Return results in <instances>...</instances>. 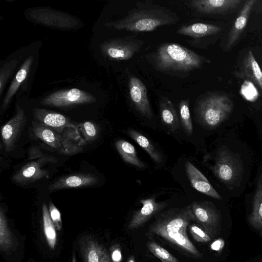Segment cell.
I'll return each mask as SVG.
<instances>
[{
  "instance_id": "obj_21",
  "label": "cell",
  "mask_w": 262,
  "mask_h": 262,
  "mask_svg": "<svg viewBox=\"0 0 262 262\" xmlns=\"http://www.w3.org/2000/svg\"><path fill=\"white\" fill-rule=\"evenodd\" d=\"M62 149L65 154H74L80 151L85 142L81 137L75 125L71 124L66 127L62 133Z\"/></svg>"
},
{
  "instance_id": "obj_30",
  "label": "cell",
  "mask_w": 262,
  "mask_h": 262,
  "mask_svg": "<svg viewBox=\"0 0 262 262\" xmlns=\"http://www.w3.org/2000/svg\"><path fill=\"white\" fill-rule=\"evenodd\" d=\"M13 240L8 225L5 210L2 207L0 209V248L1 251H7L12 248Z\"/></svg>"
},
{
  "instance_id": "obj_13",
  "label": "cell",
  "mask_w": 262,
  "mask_h": 262,
  "mask_svg": "<svg viewBox=\"0 0 262 262\" xmlns=\"http://www.w3.org/2000/svg\"><path fill=\"white\" fill-rule=\"evenodd\" d=\"M140 203L142 207L134 213L127 226L129 230L141 227L168 205L165 202H156L154 198L142 199Z\"/></svg>"
},
{
  "instance_id": "obj_40",
  "label": "cell",
  "mask_w": 262,
  "mask_h": 262,
  "mask_svg": "<svg viewBox=\"0 0 262 262\" xmlns=\"http://www.w3.org/2000/svg\"><path fill=\"white\" fill-rule=\"evenodd\" d=\"M72 262H77L75 254H73V255Z\"/></svg>"
},
{
  "instance_id": "obj_25",
  "label": "cell",
  "mask_w": 262,
  "mask_h": 262,
  "mask_svg": "<svg viewBox=\"0 0 262 262\" xmlns=\"http://www.w3.org/2000/svg\"><path fill=\"white\" fill-rule=\"evenodd\" d=\"M160 113L163 124L174 132L180 127V120L174 106L167 97H162L160 101Z\"/></svg>"
},
{
  "instance_id": "obj_29",
  "label": "cell",
  "mask_w": 262,
  "mask_h": 262,
  "mask_svg": "<svg viewBox=\"0 0 262 262\" xmlns=\"http://www.w3.org/2000/svg\"><path fill=\"white\" fill-rule=\"evenodd\" d=\"M42 216L45 235L47 243L51 249H54L57 243V233L55 227L50 216L46 204L42 206Z\"/></svg>"
},
{
  "instance_id": "obj_37",
  "label": "cell",
  "mask_w": 262,
  "mask_h": 262,
  "mask_svg": "<svg viewBox=\"0 0 262 262\" xmlns=\"http://www.w3.org/2000/svg\"><path fill=\"white\" fill-rule=\"evenodd\" d=\"M112 259L113 262H120L122 259V254L119 249H114L112 253Z\"/></svg>"
},
{
  "instance_id": "obj_19",
  "label": "cell",
  "mask_w": 262,
  "mask_h": 262,
  "mask_svg": "<svg viewBox=\"0 0 262 262\" xmlns=\"http://www.w3.org/2000/svg\"><path fill=\"white\" fill-rule=\"evenodd\" d=\"M80 251L83 262H112L105 249L90 237L80 242Z\"/></svg>"
},
{
  "instance_id": "obj_9",
  "label": "cell",
  "mask_w": 262,
  "mask_h": 262,
  "mask_svg": "<svg viewBox=\"0 0 262 262\" xmlns=\"http://www.w3.org/2000/svg\"><path fill=\"white\" fill-rule=\"evenodd\" d=\"M29 16L37 23L59 29L74 28L79 24L77 19L65 13L46 8L33 9Z\"/></svg>"
},
{
  "instance_id": "obj_12",
  "label": "cell",
  "mask_w": 262,
  "mask_h": 262,
  "mask_svg": "<svg viewBox=\"0 0 262 262\" xmlns=\"http://www.w3.org/2000/svg\"><path fill=\"white\" fill-rule=\"evenodd\" d=\"M128 90L130 99L136 109L143 116L152 118V112L147 97L145 85L138 77H128Z\"/></svg>"
},
{
  "instance_id": "obj_14",
  "label": "cell",
  "mask_w": 262,
  "mask_h": 262,
  "mask_svg": "<svg viewBox=\"0 0 262 262\" xmlns=\"http://www.w3.org/2000/svg\"><path fill=\"white\" fill-rule=\"evenodd\" d=\"M99 181L98 178L95 174L78 173L58 179L49 186L48 189L53 192L64 189L89 187L97 184Z\"/></svg>"
},
{
  "instance_id": "obj_15",
  "label": "cell",
  "mask_w": 262,
  "mask_h": 262,
  "mask_svg": "<svg viewBox=\"0 0 262 262\" xmlns=\"http://www.w3.org/2000/svg\"><path fill=\"white\" fill-rule=\"evenodd\" d=\"M236 75L250 81L262 91V71L251 50L244 55Z\"/></svg>"
},
{
  "instance_id": "obj_2",
  "label": "cell",
  "mask_w": 262,
  "mask_h": 262,
  "mask_svg": "<svg viewBox=\"0 0 262 262\" xmlns=\"http://www.w3.org/2000/svg\"><path fill=\"white\" fill-rule=\"evenodd\" d=\"M180 20L179 16L170 9L145 1L136 3L123 18L106 23L105 26L118 30L146 32L159 27L176 24Z\"/></svg>"
},
{
  "instance_id": "obj_26",
  "label": "cell",
  "mask_w": 262,
  "mask_h": 262,
  "mask_svg": "<svg viewBox=\"0 0 262 262\" xmlns=\"http://www.w3.org/2000/svg\"><path fill=\"white\" fill-rule=\"evenodd\" d=\"M250 225L257 230H262V172L260 174L255 192L252 212L249 217Z\"/></svg>"
},
{
  "instance_id": "obj_6",
  "label": "cell",
  "mask_w": 262,
  "mask_h": 262,
  "mask_svg": "<svg viewBox=\"0 0 262 262\" xmlns=\"http://www.w3.org/2000/svg\"><path fill=\"white\" fill-rule=\"evenodd\" d=\"M144 43L140 39L128 36L106 40L100 45V49L102 54L110 59L127 60L139 52Z\"/></svg>"
},
{
  "instance_id": "obj_16",
  "label": "cell",
  "mask_w": 262,
  "mask_h": 262,
  "mask_svg": "<svg viewBox=\"0 0 262 262\" xmlns=\"http://www.w3.org/2000/svg\"><path fill=\"white\" fill-rule=\"evenodd\" d=\"M185 171L191 186L198 191L217 200L222 197L210 183L206 177L192 163L186 161Z\"/></svg>"
},
{
  "instance_id": "obj_1",
  "label": "cell",
  "mask_w": 262,
  "mask_h": 262,
  "mask_svg": "<svg viewBox=\"0 0 262 262\" xmlns=\"http://www.w3.org/2000/svg\"><path fill=\"white\" fill-rule=\"evenodd\" d=\"M195 221L190 204L181 208H172L157 214L148 228V234L166 240L179 250L195 258L202 254L188 238L187 227Z\"/></svg>"
},
{
  "instance_id": "obj_27",
  "label": "cell",
  "mask_w": 262,
  "mask_h": 262,
  "mask_svg": "<svg viewBox=\"0 0 262 262\" xmlns=\"http://www.w3.org/2000/svg\"><path fill=\"white\" fill-rule=\"evenodd\" d=\"M116 149L123 160L139 168H145L146 165L141 161L135 147L124 140H117L115 143Z\"/></svg>"
},
{
  "instance_id": "obj_31",
  "label": "cell",
  "mask_w": 262,
  "mask_h": 262,
  "mask_svg": "<svg viewBox=\"0 0 262 262\" xmlns=\"http://www.w3.org/2000/svg\"><path fill=\"white\" fill-rule=\"evenodd\" d=\"M180 121L185 133L190 136L193 131V125L189 110V99L182 100L179 103Z\"/></svg>"
},
{
  "instance_id": "obj_4",
  "label": "cell",
  "mask_w": 262,
  "mask_h": 262,
  "mask_svg": "<svg viewBox=\"0 0 262 262\" xmlns=\"http://www.w3.org/2000/svg\"><path fill=\"white\" fill-rule=\"evenodd\" d=\"M233 108V103L227 96L212 94L199 100L195 111L200 121L204 125L214 128L229 116Z\"/></svg>"
},
{
  "instance_id": "obj_8",
  "label": "cell",
  "mask_w": 262,
  "mask_h": 262,
  "mask_svg": "<svg viewBox=\"0 0 262 262\" xmlns=\"http://www.w3.org/2000/svg\"><path fill=\"white\" fill-rule=\"evenodd\" d=\"M96 101V97L91 94L74 88L55 91L44 98L40 103L45 105L65 108Z\"/></svg>"
},
{
  "instance_id": "obj_17",
  "label": "cell",
  "mask_w": 262,
  "mask_h": 262,
  "mask_svg": "<svg viewBox=\"0 0 262 262\" xmlns=\"http://www.w3.org/2000/svg\"><path fill=\"white\" fill-rule=\"evenodd\" d=\"M35 121L50 127L61 134L64 128L71 124L69 118L62 114L42 108L32 110Z\"/></svg>"
},
{
  "instance_id": "obj_18",
  "label": "cell",
  "mask_w": 262,
  "mask_h": 262,
  "mask_svg": "<svg viewBox=\"0 0 262 262\" xmlns=\"http://www.w3.org/2000/svg\"><path fill=\"white\" fill-rule=\"evenodd\" d=\"M45 161L39 160L31 162L25 165L12 177L13 182L21 185L34 182L45 177L48 171L41 168Z\"/></svg>"
},
{
  "instance_id": "obj_33",
  "label": "cell",
  "mask_w": 262,
  "mask_h": 262,
  "mask_svg": "<svg viewBox=\"0 0 262 262\" xmlns=\"http://www.w3.org/2000/svg\"><path fill=\"white\" fill-rule=\"evenodd\" d=\"M18 61L16 59L7 62L0 70V96L2 97L6 84L15 70Z\"/></svg>"
},
{
  "instance_id": "obj_3",
  "label": "cell",
  "mask_w": 262,
  "mask_h": 262,
  "mask_svg": "<svg viewBox=\"0 0 262 262\" xmlns=\"http://www.w3.org/2000/svg\"><path fill=\"white\" fill-rule=\"evenodd\" d=\"M149 61L158 72L177 77H187L210 60L176 43H164L150 55Z\"/></svg>"
},
{
  "instance_id": "obj_35",
  "label": "cell",
  "mask_w": 262,
  "mask_h": 262,
  "mask_svg": "<svg viewBox=\"0 0 262 262\" xmlns=\"http://www.w3.org/2000/svg\"><path fill=\"white\" fill-rule=\"evenodd\" d=\"M189 229L193 238L196 242L207 243L211 240V237L197 225L195 224L190 225Z\"/></svg>"
},
{
  "instance_id": "obj_11",
  "label": "cell",
  "mask_w": 262,
  "mask_h": 262,
  "mask_svg": "<svg viewBox=\"0 0 262 262\" xmlns=\"http://www.w3.org/2000/svg\"><path fill=\"white\" fill-rule=\"evenodd\" d=\"M241 0H192L188 5L195 13L203 15L225 14L232 12Z\"/></svg>"
},
{
  "instance_id": "obj_34",
  "label": "cell",
  "mask_w": 262,
  "mask_h": 262,
  "mask_svg": "<svg viewBox=\"0 0 262 262\" xmlns=\"http://www.w3.org/2000/svg\"><path fill=\"white\" fill-rule=\"evenodd\" d=\"M85 142L94 140L97 136L98 130L95 125L90 121H85L79 125Z\"/></svg>"
},
{
  "instance_id": "obj_28",
  "label": "cell",
  "mask_w": 262,
  "mask_h": 262,
  "mask_svg": "<svg viewBox=\"0 0 262 262\" xmlns=\"http://www.w3.org/2000/svg\"><path fill=\"white\" fill-rule=\"evenodd\" d=\"M127 132L130 137L148 154L155 162L161 163L163 162L161 153L146 137L132 128L128 129Z\"/></svg>"
},
{
  "instance_id": "obj_23",
  "label": "cell",
  "mask_w": 262,
  "mask_h": 262,
  "mask_svg": "<svg viewBox=\"0 0 262 262\" xmlns=\"http://www.w3.org/2000/svg\"><path fill=\"white\" fill-rule=\"evenodd\" d=\"M221 30L220 27L214 25L196 23L182 26L177 30V33L194 39H200L217 34Z\"/></svg>"
},
{
  "instance_id": "obj_22",
  "label": "cell",
  "mask_w": 262,
  "mask_h": 262,
  "mask_svg": "<svg viewBox=\"0 0 262 262\" xmlns=\"http://www.w3.org/2000/svg\"><path fill=\"white\" fill-rule=\"evenodd\" d=\"M33 62L32 55L28 56L21 64L15 77L10 85L2 103V110L8 107L13 96L15 94L22 82L27 78Z\"/></svg>"
},
{
  "instance_id": "obj_5",
  "label": "cell",
  "mask_w": 262,
  "mask_h": 262,
  "mask_svg": "<svg viewBox=\"0 0 262 262\" xmlns=\"http://www.w3.org/2000/svg\"><path fill=\"white\" fill-rule=\"evenodd\" d=\"M211 169L216 177L228 186L234 184L243 172L242 161L226 147L217 150Z\"/></svg>"
},
{
  "instance_id": "obj_24",
  "label": "cell",
  "mask_w": 262,
  "mask_h": 262,
  "mask_svg": "<svg viewBox=\"0 0 262 262\" xmlns=\"http://www.w3.org/2000/svg\"><path fill=\"white\" fill-rule=\"evenodd\" d=\"M32 126L34 134L37 138L52 147L61 151V134L35 120L32 121Z\"/></svg>"
},
{
  "instance_id": "obj_36",
  "label": "cell",
  "mask_w": 262,
  "mask_h": 262,
  "mask_svg": "<svg viewBox=\"0 0 262 262\" xmlns=\"http://www.w3.org/2000/svg\"><path fill=\"white\" fill-rule=\"evenodd\" d=\"M49 211L50 216L56 229L58 231H60L62 228L61 214L58 209L52 202L49 203Z\"/></svg>"
},
{
  "instance_id": "obj_38",
  "label": "cell",
  "mask_w": 262,
  "mask_h": 262,
  "mask_svg": "<svg viewBox=\"0 0 262 262\" xmlns=\"http://www.w3.org/2000/svg\"><path fill=\"white\" fill-rule=\"evenodd\" d=\"M224 241L221 239H217L214 241L211 246L212 250L215 251H219L222 249L224 246Z\"/></svg>"
},
{
  "instance_id": "obj_39",
  "label": "cell",
  "mask_w": 262,
  "mask_h": 262,
  "mask_svg": "<svg viewBox=\"0 0 262 262\" xmlns=\"http://www.w3.org/2000/svg\"><path fill=\"white\" fill-rule=\"evenodd\" d=\"M127 262H135L134 256H130L128 258Z\"/></svg>"
},
{
  "instance_id": "obj_32",
  "label": "cell",
  "mask_w": 262,
  "mask_h": 262,
  "mask_svg": "<svg viewBox=\"0 0 262 262\" xmlns=\"http://www.w3.org/2000/svg\"><path fill=\"white\" fill-rule=\"evenodd\" d=\"M147 247L148 250L162 262H180L166 249L153 241L148 242Z\"/></svg>"
},
{
  "instance_id": "obj_20",
  "label": "cell",
  "mask_w": 262,
  "mask_h": 262,
  "mask_svg": "<svg viewBox=\"0 0 262 262\" xmlns=\"http://www.w3.org/2000/svg\"><path fill=\"white\" fill-rule=\"evenodd\" d=\"M255 2L256 0L247 1L242 7L228 36L227 49H230L239 39L247 25L252 7Z\"/></svg>"
},
{
  "instance_id": "obj_10",
  "label": "cell",
  "mask_w": 262,
  "mask_h": 262,
  "mask_svg": "<svg viewBox=\"0 0 262 262\" xmlns=\"http://www.w3.org/2000/svg\"><path fill=\"white\" fill-rule=\"evenodd\" d=\"M26 121L25 111L16 103L15 115L1 128L2 143L7 152L13 150L15 147Z\"/></svg>"
},
{
  "instance_id": "obj_7",
  "label": "cell",
  "mask_w": 262,
  "mask_h": 262,
  "mask_svg": "<svg viewBox=\"0 0 262 262\" xmlns=\"http://www.w3.org/2000/svg\"><path fill=\"white\" fill-rule=\"evenodd\" d=\"M195 220L201 228L211 237L216 236L221 226V215L213 205L207 201H194L190 204Z\"/></svg>"
}]
</instances>
